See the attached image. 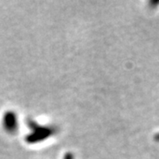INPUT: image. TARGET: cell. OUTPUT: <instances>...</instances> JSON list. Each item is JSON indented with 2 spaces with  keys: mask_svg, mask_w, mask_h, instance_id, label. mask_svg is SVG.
Wrapping results in <instances>:
<instances>
[{
  "mask_svg": "<svg viewBox=\"0 0 159 159\" xmlns=\"http://www.w3.org/2000/svg\"><path fill=\"white\" fill-rule=\"evenodd\" d=\"M26 123L28 128L30 130V132L25 137V141L29 144H35L43 142L50 137L56 134L57 132V126L41 125L31 118L27 119Z\"/></svg>",
  "mask_w": 159,
  "mask_h": 159,
  "instance_id": "obj_1",
  "label": "cell"
},
{
  "mask_svg": "<svg viewBox=\"0 0 159 159\" xmlns=\"http://www.w3.org/2000/svg\"><path fill=\"white\" fill-rule=\"evenodd\" d=\"M2 125L7 134L13 135L19 130V121L17 114L12 111H7L5 112L2 119Z\"/></svg>",
  "mask_w": 159,
  "mask_h": 159,
  "instance_id": "obj_2",
  "label": "cell"
},
{
  "mask_svg": "<svg viewBox=\"0 0 159 159\" xmlns=\"http://www.w3.org/2000/svg\"><path fill=\"white\" fill-rule=\"evenodd\" d=\"M63 159H74V155H73V153H70V152H68V153H66L65 156H64Z\"/></svg>",
  "mask_w": 159,
  "mask_h": 159,
  "instance_id": "obj_3",
  "label": "cell"
}]
</instances>
